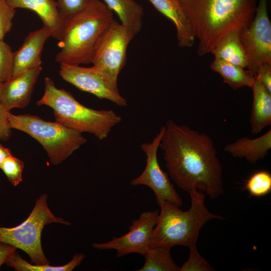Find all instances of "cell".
I'll return each instance as SVG.
<instances>
[{
  "mask_svg": "<svg viewBox=\"0 0 271 271\" xmlns=\"http://www.w3.org/2000/svg\"><path fill=\"white\" fill-rule=\"evenodd\" d=\"M171 247L157 245L151 246L143 255V266L138 271H179L180 267L174 262L171 253Z\"/></svg>",
  "mask_w": 271,
  "mask_h": 271,
  "instance_id": "7402d4cb",
  "label": "cell"
},
{
  "mask_svg": "<svg viewBox=\"0 0 271 271\" xmlns=\"http://www.w3.org/2000/svg\"><path fill=\"white\" fill-rule=\"evenodd\" d=\"M240 32L234 30L224 36L211 51L215 59L229 62L244 68L247 66L246 54L240 38Z\"/></svg>",
  "mask_w": 271,
  "mask_h": 271,
  "instance_id": "d6986e66",
  "label": "cell"
},
{
  "mask_svg": "<svg viewBox=\"0 0 271 271\" xmlns=\"http://www.w3.org/2000/svg\"><path fill=\"white\" fill-rule=\"evenodd\" d=\"M23 161L11 155L3 162L0 169L2 170L9 181L14 186L23 181Z\"/></svg>",
  "mask_w": 271,
  "mask_h": 271,
  "instance_id": "cb8c5ba5",
  "label": "cell"
},
{
  "mask_svg": "<svg viewBox=\"0 0 271 271\" xmlns=\"http://www.w3.org/2000/svg\"><path fill=\"white\" fill-rule=\"evenodd\" d=\"M163 126L159 148L175 184L188 192L201 191L211 199L221 195L222 167L211 138L172 120Z\"/></svg>",
  "mask_w": 271,
  "mask_h": 271,
  "instance_id": "6da1fadb",
  "label": "cell"
},
{
  "mask_svg": "<svg viewBox=\"0 0 271 271\" xmlns=\"http://www.w3.org/2000/svg\"><path fill=\"white\" fill-rule=\"evenodd\" d=\"M14 9L23 8L34 12L43 26L50 31L51 37L59 40L65 19L60 14L55 0H6Z\"/></svg>",
  "mask_w": 271,
  "mask_h": 271,
  "instance_id": "2e32d148",
  "label": "cell"
},
{
  "mask_svg": "<svg viewBox=\"0 0 271 271\" xmlns=\"http://www.w3.org/2000/svg\"><path fill=\"white\" fill-rule=\"evenodd\" d=\"M188 193L191 203L187 211H183L180 207L168 202L159 206L161 212L153 232L150 247L196 246L202 227L211 219L223 218L208 210L205 204L206 195L204 193L196 190Z\"/></svg>",
  "mask_w": 271,
  "mask_h": 271,
  "instance_id": "5b68a950",
  "label": "cell"
},
{
  "mask_svg": "<svg viewBox=\"0 0 271 271\" xmlns=\"http://www.w3.org/2000/svg\"><path fill=\"white\" fill-rule=\"evenodd\" d=\"M8 118L11 128L37 140L55 165L66 160L87 141L82 133L56 121H48L34 115H15L10 112Z\"/></svg>",
  "mask_w": 271,
  "mask_h": 271,
  "instance_id": "52a82bcc",
  "label": "cell"
},
{
  "mask_svg": "<svg viewBox=\"0 0 271 271\" xmlns=\"http://www.w3.org/2000/svg\"><path fill=\"white\" fill-rule=\"evenodd\" d=\"M89 1V0H56L59 12L65 19L84 8Z\"/></svg>",
  "mask_w": 271,
  "mask_h": 271,
  "instance_id": "83f0119b",
  "label": "cell"
},
{
  "mask_svg": "<svg viewBox=\"0 0 271 271\" xmlns=\"http://www.w3.org/2000/svg\"><path fill=\"white\" fill-rule=\"evenodd\" d=\"M188 259L180 267L179 271H211L215 269L199 252L196 246L189 247Z\"/></svg>",
  "mask_w": 271,
  "mask_h": 271,
  "instance_id": "484cf974",
  "label": "cell"
},
{
  "mask_svg": "<svg viewBox=\"0 0 271 271\" xmlns=\"http://www.w3.org/2000/svg\"><path fill=\"white\" fill-rule=\"evenodd\" d=\"M44 83V93L37 105L52 108L56 121L68 127L103 140L121 121V117L112 110H96L82 105L69 92L57 88L48 77Z\"/></svg>",
  "mask_w": 271,
  "mask_h": 271,
  "instance_id": "8992f818",
  "label": "cell"
},
{
  "mask_svg": "<svg viewBox=\"0 0 271 271\" xmlns=\"http://www.w3.org/2000/svg\"><path fill=\"white\" fill-rule=\"evenodd\" d=\"M14 246L0 242V268L8 258L16 251Z\"/></svg>",
  "mask_w": 271,
  "mask_h": 271,
  "instance_id": "4dcf8cb0",
  "label": "cell"
},
{
  "mask_svg": "<svg viewBox=\"0 0 271 271\" xmlns=\"http://www.w3.org/2000/svg\"><path fill=\"white\" fill-rule=\"evenodd\" d=\"M244 189L253 197L267 195L271 191L270 174L264 170L254 172L246 181Z\"/></svg>",
  "mask_w": 271,
  "mask_h": 271,
  "instance_id": "603a6c76",
  "label": "cell"
},
{
  "mask_svg": "<svg viewBox=\"0 0 271 271\" xmlns=\"http://www.w3.org/2000/svg\"><path fill=\"white\" fill-rule=\"evenodd\" d=\"M247 59V70L255 76L258 68L271 64V24L267 0H258L254 17L240 33Z\"/></svg>",
  "mask_w": 271,
  "mask_h": 271,
  "instance_id": "9c48e42d",
  "label": "cell"
},
{
  "mask_svg": "<svg viewBox=\"0 0 271 271\" xmlns=\"http://www.w3.org/2000/svg\"><path fill=\"white\" fill-rule=\"evenodd\" d=\"M47 199L46 194L38 198L28 218L19 225L11 228L0 227V242L23 250L31 259L32 263L15 252L6 264L15 270L72 271L77 266L74 259L64 265L52 266L44 253L41 235L44 227L53 223L71 225L70 222L54 215L48 207Z\"/></svg>",
  "mask_w": 271,
  "mask_h": 271,
  "instance_id": "3957f363",
  "label": "cell"
},
{
  "mask_svg": "<svg viewBox=\"0 0 271 271\" xmlns=\"http://www.w3.org/2000/svg\"><path fill=\"white\" fill-rule=\"evenodd\" d=\"M59 74L63 80L81 91L90 93L99 99L109 100L119 106L127 105L126 99L119 92L117 84L93 65L85 67L60 64Z\"/></svg>",
  "mask_w": 271,
  "mask_h": 271,
  "instance_id": "8fae6325",
  "label": "cell"
},
{
  "mask_svg": "<svg viewBox=\"0 0 271 271\" xmlns=\"http://www.w3.org/2000/svg\"><path fill=\"white\" fill-rule=\"evenodd\" d=\"M15 13L16 9L6 0H0V40H4L6 35L11 31Z\"/></svg>",
  "mask_w": 271,
  "mask_h": 271,
  "instance_id": "4316f807",
  "label": "cell"
},
{
  "mask_svg": "<svg viewBox=\"0 0 271 271\" xmlns=\"http://www.w3.org/2000/svg\"><path fill=\"white\" fill-rule=\"evenodd\" d=\"M50 36V31L44 26L29 33L21 47L14 53L12 77L41 66L42 52Z\"/></svg>",
  "mask_w": 271,
  "mask_h": 271,
  "instance_id": "5bb4252c",
  "label": "cell"
},
{
  "mask_svg": "<svg viewBox=\"0 0 271 271\" xmlns=\"http://www.w3.org/2000/svg\"><path fill=\"white\" fill-rule=\"evenodd\" d=\"M135 35L127 27L114 19L96 41L91 58V63L114 83L126 61L129 44Z\"/></svg>",
  "mask_w": 271,
  "mask_h": 271,
  "instance_id": "ba28073f",
  "label": "cell"
},
{
  "mask_svg": "<svg viewBox=\"0 0 271 271\" xmlns=\"http://www.w3.org/2000/svg\"><path fill=\"white\" fill-rule=\"evenodd\" d=\"M42 70L41 66L30 69L4 83L0 103L9 110L27 106Z\"/></svg>",
  "mask_w": 271,
  "mask_h": 271,
  "instance_id": "4fadbf2b",
  "label": "cell"
},
{
  "mask_svg": "<svg viewBox=\"0 0 271 271\" xmlns=\"http://www.w3.org/2000/svg\"><path fill=\"white\" fill-rule=\"evenodd\" d=\"M155 9L174 23L177 32L178 46L192 47L195 35L192 22L180 0H148Z\"/></svg>",
  "mask_w": 271,
  "mask_h": 271,
  "instance_id": "9a60e30c",
  "label": "cell"
},
{
  "mask_svg": "<svg viewBox=\"0 0 271 271\" xmlns=\"http://www.w3.org/2000/svg\"><path fill=\"white\" fill-rule=\"evenodd\" d=\"M255 78L271 92V64L261 65L257 69Z\"/></svg>",
  "mask_w": 271,
  "mask_h": 271,
  "instance_id": "f546056e",
  "label": "cell"
},
{
  "mask_svg": "<svg viewBox=\"0 0 271 271\" xmlns=\"http://www.w3.org/2000/svg\"><path fill=\"white\" fill-rule=\"evenodd\" d=\"M251 88L253 94L250 118L251 131L256 134L271 124V92L255 78Z\"/></svg>",
  "mask_w": 271,
  "mask_h": 271,
  "instance_id": "ac0fdd59",
  "label": "cell"
},
{
  "mask_svg": "<svg viewBox=\"0 0 271 271\" xmlns=\"http://www.w3.org/2000/svg\"><path fill=\"white\" fill-rule=\"evenodd\" d=\"M199 41L197 53H210L231 31L240 32L252 22L258 0H180Z\"/></svg>",
  "mask_w": 271,
  "mask_h": 271,
  "instance_id": "7a4b0ae2",
  "label": "cell"
},
{
  "mask_svg": "<svg viewBox=\"0 0 271 271\" xmlns=\"http://www.w3.org/2000/svg\"><path fill=\"white\" fill-rule=\"evenodd\" d=\"M10 110L0 103V139L7 140L11 135V127L8 118Z\"/></svg>",
  "mask_w": 271,
  "mask_h": 271,
  "instance_id": "f1b7e54d",
  "label": "cell"
},
{
  "mask_svg": "<svg viewBox=\"0 0 271 271\" xmlns=\"http://www.w3.org/2000/svg\"><path fill=\"white\" fill-rule=\"evenodd\" d=\"M3 83H2V82H0V99H1V92H2V90Z\"/></svg>",
  "mask_w": 271,
  "mask_h": 271,
  "instance_id": "d6a6232c",
  "label": "cell"
},
{
  "mask_svg": "<svg viewBox=\"0 0 271 271\" xmlns=\"http://www.w3.org/2000/svg\"><path fill=\"white\" fill-rule=\"evenodd\" d=\"M14 53L4 40H0V82L5 83L13 76Z\"/></svg>",
  "mask_w": 271,
  "mask_h": 271,
  "instance_id": "d4e9b609",
  "label": "cell"
},
{
  "mask_svg": "<svg viewBox=\"0 0 271 271\" xmlns=\"http://www.w3.org/2000/svg\"><path fill=\"white\" fill-rule=\"evenodd\" d=\"M158 215V210L144 212L138 219L132 221L126 233L113 237L106 242L94 243L92 246L98 249L115 250L116 257L133 253L143 255L150 247Z\"/></svg>",
  "mask_w": 271,
  "mask_h": 271,
  "instance_id": "7c38bea8",
  "label": "cell"
},
{
  "mask_svg": "<svg viewBox=\"0 0 271 271\" xmlns=\"http://www.w3.org/2000/svg\"><path fill=\"white\" fill-rule=\"evenodd\" d=\"M164 131L162 126L158 133L150 143H143L142 150L146 156V165L143 172L131 181L132 186L145 185L154 192L158 204L168 202L179 207L183 205L182 200L171 183L169 175L161 168L158 160V151Z\"/></svg>",
  "mask_w": 271,
  "mask_h": 271,
  "instance_id": "30bf717a",
  "label": "cell"
},
{
  "mask_svg": "<svg viewBox=\"0 0 271 271\" xmlns=\"http://www.w3.org/2000/svg\"><path fill=\"white\" fill-rule=\"evenodd\" d=\"M11 155L10 150L0 144V168L5 160Z\"/></svg>",
  "mask_w": 271,
  "mask_h": 271,
  "instance_id": "1f68e13d",
  "label": "cell"
},
{
  "mask_svg": "<svg viewBox=\"0 0 271 271\" xmlns=\"http://www.w3.org/2000/svg\"><path fill=\"white\" fill-rule=\"evenodd\" d=\"M210 67L234 89L243 87L251 88L255 81L254 76L249 70L222 59L215 58Z\"/></svg>",
  "mask_w": 271,
  "mask_h": 271,
  "instance_id": "44dd1931",
  "label": "cell"
},
{
  "mask_svg": "<svg viewBox=\"0 0 271 271\" xmlns=\"http://www.w3.org/2000/svg\"><path fill=\"white\" fill-rule=\"evenodd\" d=\"M271 149V130L254 139L243 137L225 146L224 150L232 157L244 158L255 164L263 159Z\"/></svg>",
  "mask_w": 271,
  "mask_h": 271,
  "instance_id": "e0dca14e",
  "label": "cell"
},
{
  "mask_svg": "<svg viewBox=\"0 0 271 271\" xmlns=\"http://www.w3.org/2000/svg\"><path fill=\"white\" fill-rule=\"evenodd\" d=\"M113 19V12L103 2L89 0L84 8L65 18L55 61L73 65L91 63L96 41Z\"/></svg>",
  "mask_w": 271,
  "mask_h": 271,
  "instance_id": "277c9868",
  "label": "cell"
},
{
  "mask_svg": "<svg viewBox=\"0 0 271 271\" xmlns=\"http://www.w3.org/2000/svg\"><path fill=\"white\" fill-rule=\"evenodd\" d=\"M107 7L118 16L123 25L134 35L141 30L144 16L143 7L134 0H103Z\"/></svg>",
  "mask_w": 271,
  "mask_h": 271,
  "instance_id": "ffe728a7",
  "label": "cell"
}]
</instances>
